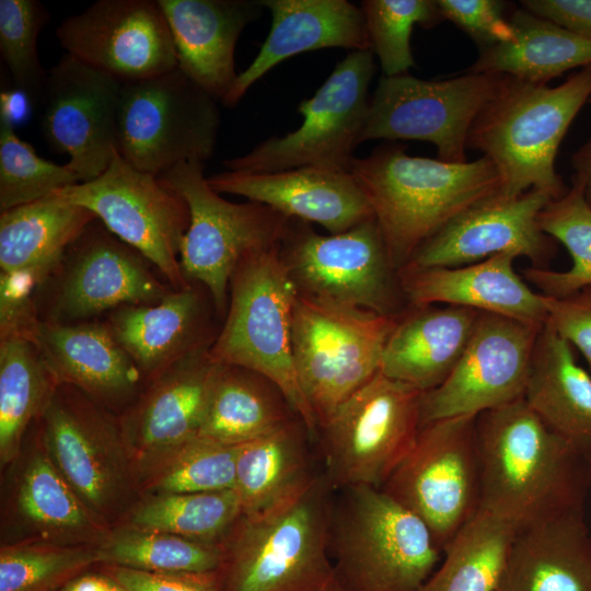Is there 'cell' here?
Instances as JSON below:
<instances>
[{"instance_id":"obj_52","label":"cell","mask_w":591,"mask_h":591,"mask_svg":"<svg viewBox=\"0 0 591 591\" xmlns=\"http://www.w3.org/2000/svg\"><path fill=\"white\" fill-rule=\"evenodd\" d=\"M571 165L572 179L582 186L586 201L591 207V138L572 154Z\"/></svg>"},{"instance_id":"obj_14","label":"cell","mask_w":591,"mask_h":591,"mask_svg":"<svg viewBox=\"0 0 591 591\" xmlns=\"http://www.w3.org/2000/svg\"><path fill=\"white\" fill-rule=\"evenodd\" d=\"M375 72L372 50H355L340 60L315 94L301 101L299 128L274 136L247 153L222 161L229 171L278 172L303 166L349 171L360 144Z\"/></svg>"},{"instance_id":"obj_13","label":"cell","mask_w":591,"mask_h":591,"mask_svg":"<svg viewBox=\"0 0 591 591\" xmlns=\"http://www.w3.org/2000/svg\"><path fill=\"white\" fill-rule=\"evenodd\" d=\"M217 103L178 67L149 79L123 82L119 154L155 176L186 161L205 163L217 143Z\"/></svg>"},{"instance_id":"obj_2","label":"cell","mask_w":591,"mask_h":591,"mask_svg":"<svg viewBox=\"0 0 591 591\" xmlns=\"http://www.w3.org/2000/svg\"><path fill=\"white\" fill-rule=\"evenodd\" d=\"M399 144L352 160L349 172L364 193L394 267L466 210L498 197L501 179L486 157L463 163L412 157Z\"/></svg>"},{"instance_id":"obj_10","label":"cell","mask_w":591,"mask_h":591,"mask_svg":"<svg viewBox=\"0 0 591 591\" xmlns=\"http://www.w3.org/2000/svg\"><path fill=\"white\" fill-rule=\"evenodd\" d=\"M189 209L179 263L190 282L209 292L217 315L227 313L231 277L247 254L280 245L290 218L255 201L232 202L204 175V163L186 161L159 175Z\"/></svg>"},{"instance_id":"obj_53","label":"cell","mask_w":591,"mask_h":591,"mask_svg":"<svg viewBox=\"0 0 591 591\" xmlns=\"http://www.w3.org/2000/svg\"><path fill=\"white\" fill-rule=\"evenodd\" d=\"M589 103H591V97L589 99Z\"/></svg>"},{"instance_id":"obj_6","label":"cell","mask_w":591,"mask_h":591,"mask_svg":"<svg viewBox=\"0 0 591 591\" xmlns=\"http://www.w3.org/2000/svg\"><path fill=\"white\" fill-rule=\"evenodd\" d=\"M297 296L279 246L247 254L231 277L224 322L210 354L220 363L244 367L273 381L315 441L317 422L300 389L292 356Z\"/></svg>"},{"instance_id":"obj_24","label":"cell","mask_w":591,"mask_h":591,"mask_svg":"<svg viewBox=\"0 0 591 591\" xmlns=\"http://www.w3.org/2000/svg\"><path fill=\"white\" fill-rule=\"evenodd\" d=\"M219 194L266 205L336 234L370 219L372 208L349 171L316 166L268 173L223 171L207 177Z\"/></svg>"},{"instance_id":"obj_34","label":"cell","mask_w":591,"mask_h":591,"mask_svg":"<svg viewBox=\"0 0 591 591\" xmlns=\"http://www.w3.org/2000/svg\"><path fill=\"white\" fill-rule=\"evenodd\" d=\"M524 399L551 430L591 459V376L547 323L536 337Z\"/></svg>"},{"instance_id":"obj_15","label":"cell","mask_w":591,"mask_h":591,"mask_svg":"<svg viewBox=\"0 0 591 591\" xmlns=\"http://www.w3.org/2000/svg\"><path fill=\"white\" fill-rule=\"evenodd\" d=\"M55 193L90 210L112 234L146 257L173 289L192 283L179 263L189 209L159 176L136 169L116 152L95 179Z\"/></svg>"},{"instance_id":"obj_46","label":"cell","mask_w":591,"mask_h":591,"mask_svg":"<svg viewBox=\"0 0 591 591\" xmlns=\"http://www.w3.org/2000/svg\"><path fill=\"white\" fill-rule=\"evenodd\" d=\"M360 8L371 50L385 77L406 74L415 66L410 47L415 25L430 28L444 20L433 0H364Z\"/></svg>"},{"instance_id":"obj_41","label":"cell","mask_w":591,"mask_h":591,"mask_svg":"<svg viewBox=\"0 0 591 591\" xmlns=\"http://www.w3.org/2000/svg\"><path fill=\"white\" fill-rule=\"evenodd\" d=\"M237 448L198 433L138 468L141 495L233 489Z\"/></svg>"},{"instance_id":"obj_28","label":"cell","mask_w":591,"mask_h":591,"mask_svg":"<svg viewBox=\"0 0 591 591\" xmlns=\"http://www.w3.org/2000/svg\"><path fill=\"white\" fill-rule=\"evenodd\" d=\"M175 47L177 67L222 102L237 73L234 53L244 28L263 15L260 0H158Z\"/></svg>"},{"instance_id":"obj_37","label":"cell","mask_w":591,"mask_h":591,"mask_svg":"<svg viewBox=\"0 0 591 591\" xmlns=\"http://www.w3.org/2000/svg\"><path fill=\"white\" fill-rule=\"evenodd\" d=\"M58 385L32 338L0 337L1 471L18 457Z\"/></svg>"},{"instance_id":"obj_48","label":"cell","mask_w":591,"mask_h":591,"mask_svg":"<svg viewBox=\"0 0 591 591\" xmlns=\"http://www.w3.org/2000/svg\"><path fill=\"white\" fill-rule=\"evenodd\" d=\"M543 303L546 323L580 350L591 369V285L563 298L543 296Z\"/></svg>"},{"instance_id":"obj_31","label":"cell","mask_w":591,"mask_h":591,"mask_svg":"<svg viewBox=\"0 0 591 591\" xmlns=\"http://www.w3.org/2000/svg\"><path fill=\"white\" fill-rule=\"evenodd\" d=\"M301 418L239 445L234 491L242 514L256 517L302 496L323 474Z\"/></svg>"},{"instance_id":"obj_7","label":"cell","mask_w":591,"mask_h":591,"mask_svg":"<svg viewBox=\"0 0 591 591\" xmlns=\"http://www.w3.org/2000/svg\"><path fill=\"white\" fill-rule=\"evenodd\" d=\"M34 426L86 508L107 528L120 523L142 495L119 416L77 387L59 384Z\"/></svg>"},{"instance_id":"obj_38","label":"cell","mask_w":591,"mask_h":591,"mask_svg":"<svg viewBox=\"0 0 591 591\" xmlns=\"http://www.w3.org/2000/svg\"><path fill=\"white\" fill-rule=\"evenodd\" d=\"M517 533L511 522L480 509L419 591H497Z\"/></svg>"},{"instance_id":"obj_30","label":"cell","mask_w":591,"mask_h":591,"mask_svg":"<svg viewBox=\"0 0 591 591\" xmlns=\"http://www.w3.org/2000/svg\"><path fill=\"white\" fill-rule=\"evenodd\" d=\"M480 312L471 308H408L385 344L380 371L425 392L441 385L460 361Z\"/></svg>"},{"instance_id":"obj_5","label":"cell","mask_w":591,"mask_h":591,"mask_svg":"<svg viewBox=\"0 0 591 591\" xmlns=\"http://www.w3.org/2000/svg\"><path fill=\"white\" fill-rule=\"evenodd\" d=\"M334 493L323 472L292 502L256 517L242 514L222 542L219 591H333Z\"/></svg>"},{"instance_id":"obj_44","label":"cell","mask_w":591,"mask_h":591,"mask_svg":"<svg viewBox=\"0 0 591 591\" xmlns=\"http://www.w3.org/2000/svg\"><path fill=\"white\" fill-rule=\"evenodd\" d=\"M97 565L96 546L0 544V591H59Z\"/></svg>"},{"instance_id":"obj_36","label":"cell","mask_w":591,"mask_h":591,"mask_svg":"<svg viewBox=\"0 0 591 591\" xmlns=\"http://www.w3.org/2000/svg\"><path fill=\"white\" fill-rule=\"evenodd\" d=\"M296 417L299 416L282 391L268 378L244 367L219 362L199 434L241 445Z\"/></svg>"},{"instance_id":"obj_20","label":"cell","mask_w":591,"mask_h":591,"mask_svg":"<svg viewBox=\"0 0 591 591\" xmlns=\"http://www.w3.org/2000/svg\"><path fill=\"white\" fill-rule=\"evenodd\" d=\"M3 471L1 544L42 542L96 546L109 528L82 502L45 450L33 425Z\"/></svg>"},{"instance_id":"obj_40","label":"cell","mask_w":591,"mask_h":591,"mask_svg":"<svg viewBox=\"0 0 591 591\" xmlns=\"http://www.w3.org/2000/svg\"><path fill=\"white\" fill-rule=\"evenodd\" d=\"M241 515L234 489L157 494L141 496L120 523L222 544Z\"/></svg>"},{"instance_id":"obj_39","label":"cell","mask_w":591,"mask_h":591,"mask_svg":"<svg viewBox=\"0 0 591 591\" xmlns=\"http://www.w3.org/2000/svg\"><path fill=\"white\" fill-rule=\"evenodd\" d=\"M99 565L159 573H213L222 564V544L116 524L96 545Z\"/></svg>"},{"instance_id":"obj_43","label":"cell","mask_w":591,"mask_h":591,"mask_svg":"<svg viewBox=\"0 0 591 591\" xmlns=\"http://www.w3.org/2000/svg\"><path fill=\"white\" fill-rule=\"evenodd\" d=\"M12 95L0 93V210L4 211L79 184L68 164L59 165L40 158L20 139L11 111Z\"/></svg>"},{"instance_id":"obj_45","label":"cell","mask_w":591,"mask_h":591,"mask_svg":"<svg viewBox=\"0 0 591 591\" xmlns=\"http://www.w3.org/2000/svg\"><path fill=\"white\" fill-rule=\"evenodd\" d=\"M50 13L37 0H0V54L15 89L42 106L48 71L40 63L37 38Z\"/></svg>"},{"instance_id":"obj_47","label":"cell","mask_w":591,"mask_h":591,"mask_svg":"<svg viewBox=\"0 0 591 591\" xmlns=\"http://www.w3.org/2000/svg\"><path fill=\"white\" fill-rule=\"evenodd\" d=\"M444 20L465 32L479 49L510 42L514 32L500 0H437Z\"/></svg>"},{"instance_id":"obj_23","label":"cell","mask_w":591,"mask_h":591,"mask_svg":"<svg viewBox=\"0 0 591 591\" xmlns=\"http://www.w3.org/2000/svg\"><path fill=\"white\" fill-rule=\"evenodd\" d=\"M219 362L210 347L176 361L147 382L119 415L121 430L138 468L199 433Z\"/></svg>"},{"instance_id":"obj_22","label":"cell","mask_w":591,"mask_h":591,"mask_svg":"<svg viewBox=\"0 0 591 591\" xmlns=\"http://www.w3.org/2000/svg\"><path fill=\"white\" fill-rule=\"evenodd\" d=\"M552 200L530 189L513 199L495 197L452 220L422 243L405 266L459 267L498 254L528 257L533 267L546 268L556 241L537 224V215Z\"/></svg>"},{"instance_id":"obj_1","label":"cell","mask_w":591,"mask_h":591,"mask_svg":"<svg viewBox=\"0 0 591 591\" xmlns=\"http://www.w3.org/2000/svg\"><path fill=\"white\" fill-rule=\"evenodd\" d=\"M476 428L480 509L518 531L584 512L591 459L551 430L524 397L479 414Z\"/></svg>"},{"instance_id":"obj_16","label":"cell","mask_w":591,"mask_h":591,"mask_svg":"<svg viewBox=\"0 0 591 591\" xmlns=\"http://www.w3.org/2000/svg\"><path fill=\"white\" fill-rule=\"evenodd\" d=\"M508 77L465 72L427 81L409 73L382 76L370 97L360 143L374 139L422 140L437 148L439 160L466 162L471 127Z\"/></svg>"},{"instance_id":"obj_50","label":"cell","mask_w":591,"mask_h":591,"mask_svg":"<svg viewBox=\"0 0 591 591\" xmlns=\"http://www.w3.org/2000/svg\"><path fill=\"white\" fill-rule=\"evenodd\" d=\"M523 9L591 38V0H524Z\"/></svg>"},{"instance_id":"obj_3","label":"cell","mask_w":591,"mask_h":591,"mask_svg":"<svg viewBox=\"0 0 591 591\" xmlns=\"http://www.w3.org/2000/svg\"><path fill=\"white\" fill-rule=\"evenodd\" d=\"M591 97V65L557 86L508 77L500 92L474 120L467 148L483 152L496 166L501 199L530 189L552 200L568 190L555 169L563 138Z\"/></svg>"},{"instance_id":"obj_51","label":"cell","mask_w":591,"mask_h":591,"mask_svg":"<svg viewBox=\"0 0 591 591\" xmlns=\"http://www.w3.org/2000/svg\"><path fill=\"white\" fill-rule=\"evenodd\" d=\"M59 591H128L115 578L106 571H84Z\"/></svg>"},{"instance_id":"obj_25","label":"cell","mask_w":591,"mask_h":591,"mask_svg":"<svg viewBox=\"0 0 591 591\" xmlns=\"http://www.w3.org/2000/svg\"><path fill=\"white\" fill-rule=\"evenodd\" d=\"M209 300L207 289L192 282L157 303L119 306L107 313L105 323L146 384L176 361L211 347L219 331Z\"/></svg>"},{"instance_id":"obj_33","label":"cell","mask_w":591,"mask_h":591,"mask_svg":"<svg viewBox=\"0 0 591 591\" xmlns=\"http://www.w3.org/2000/svg\"><path fill=\"white\" fill-rule=\"evenodd\" d=\"M497 591H591L584 512L518 531Z\"/></svg>"},{"instance_id":"obj_35","label":"cell","mask_w":591,"mask_h":591,"mask_svg":"<svg viewBox=\"0 0 591 591\" xmlns=\"http://www.w3.org/2000/svg\"><path fill=\"white\" fill-rule=\"evenodd\" d=\"M510 42L480 49L465 72L500 73L547 84L564 72L591 65V38L518 8L510 14Z\"/></svg>"},{"instance_id":"obj_27","label":"cell","mask_w":591,"mask_h":591,"mask_svg":"<svg viewBox=\"0 0 591 591\" xmlns=\"http://www.w3.org/2000/svg\"><path fill=\"white\" fill-rule=\"evenodd\" d=\"M514 258L512 254H498L467 266H404L398 278L408 308L445 303L541 328L547 321L543 296L514 271Z\"/></svg>"},{"instance_id":"obj_9","label":"cell","mask_w":591,"mask_h":591,"mask_svg":"<svg viewBox=\"0 0 591 591\" xmlns=\"http://www.w3.org/2000/svg\"><path fill=\"white\" fill-rule=\"evenodd\" d=\"M422 395L379 371L318 426L315 444L335 490L383 486L417 439Z\"/></svg>"},{"instance_id":"obj_19","label":"cell","mask_w":591,"mask_h":591,"mask_svg":"<svg viewBox=\"0 0 591 591\" xmlns=\"http://www.w3.org/2000/svg\"><path fill=\"white\" fill-rule=\"evenodd\" d=\"M123 82L66 54L48 70L40 129L49 146L69 155L80 183L99 177L118 152Z\"/></svg>"},{"instance_id":"obj_4","label":"cell","mask_w":591,"mask_h":591,"mask_svg":"<svg viewBox=\"0 0 591 591\" xmlns=\"http://www.w3.org/2000/svg\"><path fill=\"white\" fill-rule=\"evenodd\" d=\"M333 591H419L442 552L428 526L382 489H336L329 523Z\"/></svg>"},{"instance_id":"obj_42","label":"cell","mask_w":591,"mask_h":591,"mask_svg":"<svg viewBox=\"0 0 591 591\" xmlns=\"http://www.w3.org/2000/svg\"><path fill=\"white\" fill-rule=\"evenodd\" d=\"M540 229L560 242L569 252L572 266L566 271L528 267L522 277L534 285L541 294L566 297L591 285V207L582 186L572 179L566 194L549 200L537 215Z\"/></svg>"},{"instance_id":"obj_26","label":"cell","mask_w":591,"mask_h":591,"mask_svg":"<svg viewBox=\"0 0 591 591\" xmlns=\"http://www.w3.org/2000/svg\"><path fill=\"white\" fill-rule=\"evenodd\" d=\"M33 341L59 384H68L123 414L144 386L143 378L105 322L40 321Z\"/></svg>"},{"instance_id":"obj_21","label":"cell","mask_w":591,"mask_h":591,"mask_svg":"<svg viewBox=\"0 0 591 591\" xmlns=\"http://www.w3.org/2000/svg\"><path fill=\"white\" fill-rule=\"evenodd\" d=\"M55 34L67 54L121 82L149 79L177 67L158 0H99L65 19Z\"/></svg>"},{"instance_id":"obj_12","label":"cell","mask_w":591,"mask_h":591,"mask_svg":"<svg viewBox=\"0 0 591 591\" xmlns=\"http://www.w3.org/2000/svg\"><path fill=\"white\" fill-rule=\"evenodd\" d=\"M476 420L463 415L421 425L412 450L380 488L428 526L442 553L480 509Z\"/></svg>"},{"instance_id":"obj_29","label":"cell","mask_w":591,"mask_h":591,"mask_svg":"<svg viewBox=\"0 0 591 591\" xmlns=\"http://www.w3.org/2000/svg\"><path fill=\"white\" fill-rule=\"evenodd\" d=\"M271 13L269 33L253 61L237 74L222 104L234 107L247 90L298 54L345 48L371 50L364 14L347 0H260Z\"/></svg>"},{"instance_id":"obj_17","label":"cell","mask_w":591,"mask_h":591,"mask_svg":"<svg viewBox=\"0 0 591 591\" xmlns=\"http://www.w3.org/2000/svg\"><path fill=\"white\" fill-rule=\"evenodd\" d=\"M151 267L95 219L49 279L51 294L40 321L80 323L123 305L157 303L175 289L161 281Z\"/></svg>"},{"instance_id":"obj_18","label":"cell","mask_w":591,"mask_h":591,"mask_svg":"<svg viewBox=\"0 0 591 591\" xmlns=\"http://www.w3.org/2000/svg\"><path fill=\"white\" fill-rule=\"evenodd\" d=\"M541 328L480 312L456 367L441 385L424 393L421 425L478 416L523 398Z\"/></svg>"},{"instance_id":"obj_8","label":"cell","mask_w":591,"mask_h":591,"mask_svg":"<svg viewBox=\"0 0 591 591\" xmlns=\"http://www.w3.org/2000/svg\"><path fill=\"white\" fill-rule=\"evenodd\" d=\"M398 316L298 293L291 324L292 356L317 428L380 371Z\"/></svg>"},{"instance_id":"obj_11","label":"cell","mask_w":591,"mask_h":591,"mask_svg":"<svg viewBox=\"0 0 591 591\" xmlns=\"http://www.w3.org/2000/svg\"><path fill=\"white\" fill-rule=\"evenodd\" d=\"M279 255L300 294L384 315L408 309L374 217L327 235L290 219Z\"/></svg>"},{"instance_id":"obj_32","label":"cell","mask_w":591,"mask_h":591,"mask_svg":"<svg viewBox=\"0 0 591 591\" xmlns=\"http://www.w3.org/2000/svg\"><path fill=\"white\" fill-rule=\"evenodd\" d=\"M95 219L90 210L56 193L1 211L0 274L39 289Z\"/></svg>"},{"instance_id":"obj_49","label":"cell","mask_w":591,"mask_h":591,"mask_svg":"<svg viewBox=\"0 0 591 591\" xmlns=\"http://www.w3.org/2000/svg\"><path fill=\"white\" fill-rule=\"evenodd\" d=\"M101 566L128 591H219L217 572L159 573Z\"/></svg>"}]
</instances>
